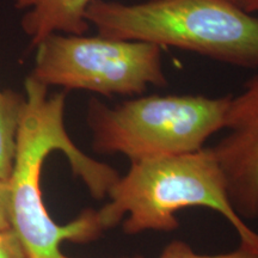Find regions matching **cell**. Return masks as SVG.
Here are the masks:
<instances>
[{"label":"cell","instance_id":"1","mask_svg":"<svg viewBox=\"0 0 258 258\" xmlns=\"http://www.w3.org/2000/svg\"><path fill=\"white\" fill-rule=\"evenodd\" d=\"M64 92L49 95L48 86L27 77L8 182L11 227L21 238L28 258H71L61 250L62 243H90L106 231L95 209H85L64 225L50 217L42 195L41 177L51 153L61 152L67 158L73 175L83 180L95 199H104L120 177L114 167L93 159L74 144L64 125Z\"/></svg>","mask_w":258,"mask_h":258},{"label":"cell","instance_id":"2","mask_svg":"<svg viewBox=\"0 0 258 258\" xmlns=\"http://www.w3.org/2000/svg\"><path fill=\"white\" fill-rule=\"evenodd\" d=\"M106 196L109 202L98 209L106 230L123 220L125 234L173 232L179 226V211L206 207L233 226L240 245L258 250V233L232 207L225 176L211 147L131 163Z\"/></svg>","mask_w":258,"mask_h":258},{"label":"cell","instance_id":"3","mask_svg":"<svg viewBox=\"0 0 258 258\" xmlns=\"http://www.w3.org/2000/svg\"><path fill=\"white\" fill-rule=\"evenodd\" d=\"M86 19L98 35L189 50L244 69H258V16L226 0H96Z\"/></svg>","mask_w":258,"mask_h":258},{"label":"cell","instance_id":"4","mask_svg":"<svg viewBox=\"0 0 258 258\" xmlns=\"http://www.w3.org/2000/svg\"><path fill=\"white\" fill-rule=\"evenodd\" d=\"M231 97L152 95L115 106L92 98L86 117L92 147L101 154H123L131 163L196 152L225 128Z\"/></svg>","mask_w":258,"mask_h":258},{"label":"cell","instance_id":"5","mask_svg":"<svg viewBox=\"0 0 258 258\" xmlns=\"http://www.w3.org/2000/svg\"><path fill=\"white\" fill-rule=\"evenodd\" d=\"M29 76L43 85L111 97L141 96L167 85L161 48L143 41L53 34L34 48Z\"/></svg>","mask_w":258,"mask_h":258},{"label":"cell","instance_id":"6","mask_svg":"<svg viewBox=\"0 0 258 258\" xmlns=\"http://www.w3.org/2000/svg\"><path fill=\"white\" fill-rule=\"evenodd\" d=\"M227 134L214 147L231 205L243 219L258 218V74L232 96L225 118Z\"/></svg>","mask_w":258,"mask_h":258},{"label":"cell","instance_id":"7","mask_svg":"<svg viewBox=\"0 0 258 258\" xmlns=\"http://www.w3.org/2000/svg\"><path fill=\"white\" fill-rule=\"evenodd\" d=\"M96 0H16L22 30L35 48L53 34L85 35L89 6Z\"/></svg>","mask_w":258,"mask_h":258},{"label":"cell","instance_id":"8","mask_svg":"<svg viewBox=\"0 0 258 258\" xmlns=\"http://www.w3.org/2000/svg\"><path fill=\"white\" fill-rule=\"evenodd\" d=\"M23 105L24 93L0 88V179L8 180L11 173Z\"/></svg>","mask_w":258,"mask_h":258},{"label":"cell","instance_id":"9","mask_svg":"<svg viewBox=\"0 0 258 258\" xmlns=\"http://www.w3.org/2000/svg\"><path fill=\"white\" fill-rule=\"evenodd\" d=\"M158 258H258V250L240 245L237 250L220 254H200L183 240H173L164 247Z\"/></svg>","mask_w":258,"mask_h":258},{"label":"cell","instance_id":"10","mask_svg":"<svg viewBox=\"0 0 258 258\" xmlns=\"http://www.w3.org/2000/svg\"><path fill=\"white\" fill-rule=\"evenodd\" d=\"M0 258H28L21 238L12 227L0 230Z\"/></svg>","mask_w":258,"mask_h":258},{"label":"cell","instance_id":"11","mask_svg":"<svg viewBox=\"0 0 258 258\" xmlns=\"http://www.w3.org/2000/svg\"><path fill=\"white\" fill-rule=\"evenodd\" d=\"M11 227L10 186L8 180L0 179V230Z\"/></svg>","mask_w":258,"mask_h":258},{"label":"cell","instance_id":"12","mask_svg":"<svg viewBox=\"0 0 258 258\" xmlns=\"http://www.w3.org/2000/svg\"><path fill=\"white\" fill-rule=\"evenodd\" d=\"M245 14H258V0H226Z\"/></svg>","mask_w":258,"mask_h":258},{"label":"cell","instance_id":"13","mask_svg":"<svg viewBox=\"0 0 258 258\" xmlns=\"http://www.w3.org/2000/svg\"><path fill=\"white\" fill-rule=\"evenodd\" d=\"M121 258H144V257L140 256V254H134V256H124V257H121Z\"/></svg>","mask_w":258,"mask_h":258}]
</instances>
